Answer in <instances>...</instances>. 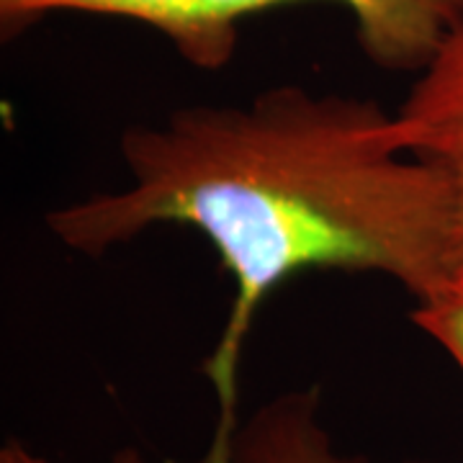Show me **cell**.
<instances>
[{"label": "cell", "instance_id": "cell-1", "mask_svg": "<svg viewBox=\"0 0 463 463\" xmlns=\"http://www.w3.org/2000/svg\"><path fill=\"white\" fill-rule=\"evenodd\" d=\"M127 185L44 216L88 258L165 224L191 227L234 283L203 373L216 425L203 461L240 425V364L252 322L281 283L312 268L376 273L414 304L450 291L443 178L410 155L394 111L373 99L276 85L245 106H185L118 139Z\"/></svg>", "mask_w": 463, "mask_h": 463}, {"label": "cell", "instance_id": "cell-2", "mask_svg": "<svg viewBox=\"0 0 463 463\" xmlns=\"http://www.w3.org/2000/svg\"><path fill=\"white\" fill-rule=\"evenodd\" d=\"M301 0H194L181 39L173 44L191 65L219 70L237 47L248 16ZM345 5L355 42L386 72L420 75L463 32V0H332Z\"/></svg>", "mask_w": 463, "mask_h": 463}, {"label": "cell", "instance_id": "cell-3", "mask_svg": "<svg viewBox=\"0 0 463 463\" xmlns=\"http://www.w3.org/2000/svg\"><path fill=\"white\" fill-rule=\"evenodd\" d=\"M404 149L443 178L450 203V270L463 288V32L456 33L399 103Z\"/></svg>", "mask_w": 463, "mask_h": 463}, {"label": "cell", "instance_id": "cell-4", "mask_svg": "<svg viewBox=\"0 0 463 463\" xmlns=\"http://www.w3.org/2000/svg\"><path fill=\"white\" fill-rule=\"evenodd\" d=\"M203 463H376L340 450L322 414V386L288 389L240 420L224 450ZM399 463H435L412 458Z\"/></svg>", "mask_w": 463, "mask_h": 463}, {"label": "cell", "instance_id": "cell-5", "mask_svg": "<svg viewBox=\"0 0 463 463\" xmlns=\"http://www.w3.org/2000/svg\"><path fill=\"white\" fill-rule=\"evenodd\" d=\"M194 0H0L3 32L16 33L47 14H93L147 24L175 44L185 29Z\"/></svg>", "mask_w": 463, "mask_h": 463}, {"label": "cell", "instance_id": "cell-6", "mask_svg": "<svg viewBox=\"0 0 463 463\" xmlns=\"http://www.w3.org/2000/svg\"><path fill=\"white\" fill-rule=\"evenodd\" d=\"M412 322L446 350L463 373V288L414 304Z\"/></svg>", "mask_w": 463, "mask_h": 463}, {"label": "cell", "instance_id": "cell-7", "mask_svg": "<svg viewBox=\"0 0 463 463\" xmlns=\"http://www.w3.org/2000/svg\"><path fill=\"white\" fill-rule=\"evenodd\" d=\"M0 463H50L47 458L36 456L33 450H29L26 446H21L18 440H8L3 450H0ZM114 463H145L139 458L137 450H121L114 458Z\"/></svg>", "mask_w": 463, "mask_h": 463}]
</instances>
